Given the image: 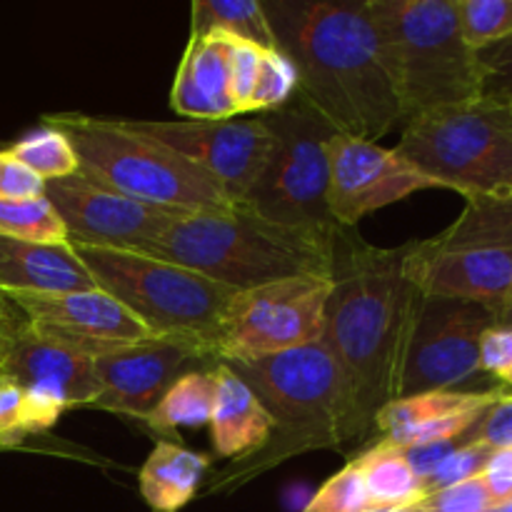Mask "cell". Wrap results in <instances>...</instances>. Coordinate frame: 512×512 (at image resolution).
Masks as SVG:
<instances>
[{"label": "cell", "instance_id": "d6a6232c", "mask_svg": "<svg viewBox=\"0 0 512 512\" xmlns=\"http://www.w3.org/2000/svg\"><path fill=\"white\" fill-rule=\"evenodd\" d=\"M493 448L483 443H460L443 463L438 465L430 480L425 483V495L438 493V490L453 488V485L468 483V480L480 478L488 465Z\"/></svg>", "mask_w": 512, "mask_h": 512}, {"label": "cell", "instance_id": "603a6c76", "mask_svg": "<svg viewBox=\"0 0 512 512\" xmlns=\"http://www.w3.org/2000/svg\"><path fill=\"white\" fill-rule=\"evenodd\" d=\"M208 468L210 455L160 440L140 468V495L150 510L178 512L195 498Z\"/></svg>", "mask_w": 512, "mask_h": 512}, {"label": "cell", "instance_id": "3957f363", "mask_svg": "<svg viewBox=\"0 0 512 512\" xmlns=\"http://www.w3.org/2000/svg\"><path fill=\"white\" fill-rule=\"evenodd\" d=\"M333 243L335 238L270 223L235 205L223 213L178 215L135 253L243 293L288 278H330Z\"/></svg>", "mask_w": 512, "mask_h": 512}, {"label": "cell", "instance_id": "8d00e7d4", "mask_svg": "<svg viewBox=\"0 0 512 512\" xmlns=\"http://www.w3.org/2000/svg\"><path fill=\"white\" fill-rule=\"evenodd\" d=\"M483 98H512V38L478 53Z\"/></svg>", "mask_w": 512, "mask_h": 512}, {"label": "cell", "instance_id": "7c38bea8", "mask_svg": "<svg viewBox=\"0 0 512 512\" xmlns=\"http://www.w3.org/2000/svg\"><path fill=\"white\" fill-rule=\"evenodd\" d=\"M498 313L470 300L418 295L400 360L395 398L433 390H470L483 378L480 338Z\"/></svg>", "mask_w": 512, "mask_h": 512}, {"label": "cell", "instance_id": "e575fe53", "mask_svg": "<svg viewBox=\"0 0 512 512\" xmlns=\"http://www.w3.org/2000/svg\"><path fill=\"white\" fill-rule=\"evenodd\" d=\"M460 443H483L493 450L512 448V395L500 390L498 400L480 415Z\"/></svg>", "mask_w": 512, "mask_h": 512}, {"label": "cell", "instance_id": "277c9868", "mask_svg": "<svg viewBox=\"0 0 512 512\" xmlns=\"http://www.w3.org/2000/svg\"><path fill=\"white\" fill-rule=\"evenodd\" d=\"M228 368L258 395L273 420V435L260 453L220 470L205 493H233L285 460L343 445V385L320 340Z\"/></svg>", "mask_w": 512, "mask_h": 512}, {"label": "cell", "instance_id": "d590c367", "mask_svg": "<svg viewBox=\"0 0 512 512\" xmlns=\"http://www.w3.org/2000/svg\"><path fill=\"white\" fill-rule=\"evenodd\" d=\"M480 370L498 380L500 390H512V328L490 325L480 338Z\"/></svg>", "mask_w": 512, "mask_h": 512}, {"label": "cell", "instance_id": "60d3db41", "mask_svg": "<svg viewBox=\"0 0 512 512\" xmlns=\"http://www.w3.org/2000/svg\"><path fill=\"white\" fill-rule=\"evenodd\" d=\"M483 483L488 488L493 503L510 498L512 495V448L493 450L488 465L483 470Z\"/></svg>", "mask_w": 512, "mask_h": 512}, {"label": "cell", "instance_id": "ba28073f", "mask_svg": "<svg viewBox=\"0 0 512 512\" xmlns=\"http://www.w3.org/2000/svg\"><path fill=\"white\" fill-rule=\"evenodd\" d=\"M395 150L435 188L512 198L510 100L480 98L410 120Z\"/></svg>", "mask_w": 512, "mask_h": 512}, {"label": "cell", "instance_id": "7402d4cb", "mask_svg": "<svg viewBox=\"0 0 512 512\" xmlns=\"http://www.w3.org/2000/svg\"><path fill=\"white\" fill-rule=\"evenodd\" d=\"M215 380H218V393L210 418L213 450L220 460L238 463L268 445L273 435V420L250 385L238 378L228 365H215Z\"/></svg>", "mask_w": 512, "mask_h": 512}, {"label": "cell", "instance_id": "8fae6325", "mask_svg": "<svg viewBox=\"0 0 512 512\" xmlns=\"http://www.w3.org/2000/svg\"><path fill=\"white\" fill-rule=\"evenodd\" d=\"M330 288V278H288L235 293L210 348L213 365L253 363L318 343Z\"/></svg>", "mask_w": 512, "mask_h": 512}, {"label": "cell", "instance_id": "1f68e13d", "mask_svg": "<svg viewBox=\"0 0 512 512\" xmlns=\"http://www.w3.org/2000/svg\"><path fill=\"white\" fill-rule=\"evenodd\" d=\"M260 60H263V48L230 38L228 78H230V98H233L235 115H255L253 98H255V85H258Z\"/></svg>", "mask_w": 512, "mask_h": 512}, {"label": "cell", "instance_id": "9a60e30c", "mask_svg": "<svg viewBox=\"0 0 512 512\" xmlns=\"http://www.w3.org/2000/svg\"><path fill=\"white\" fill-rule=\"evenodd\" d=\"M3 295L20 310L35 333L90 360L155 338L118 300L98 288Z\"/></svg>", "mask_w": 512, "mask_h": 512}, {"label": "cell", "instance_id": "4316f807", "mask_svg": "<svg viewBox=\"0 0 512 512\" xmlns=\"http://www.w3.org/2000/svg\"><path fill=\"white\" fill-rule=\"evenodd\" d=\"M0 238L40 245H68V230L45 195L0 200Z\"/></svg>", "mask_w": 512, "mask_h": 512}, {"label": "cell", "instance_id": "f6af8a7d", "mask_svg": "<svg viewBox=\"0 0 512 512\" xmlns=\"http://www.w3.org/2000/svg\"><path fill=\"white\" fill-rule=\"evenodd\" d=\"M3 308H5V298L0 295V320H3Z\"/></svg>", "mask_w": 512, "mask_h": 512}, {"label": "cell", "instance_id": "6da1fadb", "mask_svg": "<svg viewBox=\"0 0 512 512\" xmlns=\"http://www.w3.org/2000/svg\"><path fill=\"white\" fill-rule=\"evenodd\" d=\"M410 243L375 248L353 228L333 243V288L320 343L343 385V445L373 435L380 410L395 400L400 360L420 290L408 278Z\"/></svg>", "mask_w": 512, "mask_h": 512}, {"label": "cell", "instance_id": "cb8c5ba5", "mask_svg": "<svg viewBox=\"0 0 512 512\" xmlns=\"http://www.w3.org/2000/svg\"><path fill=\"white\" fill-rule=\"evenodd\" d=\"M190 35H225L263 50H278L263 0H195L190 5Z\"/></svg>", "mask_w": 512, "mask_h": 512}, {"label": "cell", "instance_id": "4fadbf2b", "mask_svg": "<svg viewBox=\"0 0 512 512\" xmlns=\"http://www.w3.org/2000/svg\"><path fill=\"white\" fill-rule=\"evenodd\" d=\"M120 120L135 133L158 140L213 175L235 205L243 203L258 180L273 143L263 115L223 120Z\"/></svg>", "mask_w": 512, "mask_h": 512}, {"label": "cell", "instance_id": "52a82bcc", "mask_svg": "<svg viewBox=\"0 0 512 512\" xmlns=\"http://www.w3.org/2000/svg\"><path fill=\"white\" fill-rule=\"evenodd\" d=\"M95 288L118 300L155 338L195 345L210 365L220 318L235 290L188 268L135 250L70 245Z\"/></svg>", "mask_w": 512, "mask_h": 512}, {"label": "cell", "instance_id": "f1b7e54d", "mask_svg": "<svg viewBox=\"0 0 512 512\" xmlns=\"http://www.w3.org/2000/svg\"><path fill=\"white\" fill-rule=\"evenodd\" d=\"M458 15L475 53L512 38V0H458Z\"/></svg>", "mask_w": 512, "mask_h": 512}, {"label": "cell", "instance_id": "f35d334b", "mask_svg": "<svg viewBox=\"0 0 512 512\" xmlns=\"http://www.w3.org/2000/svg\"><path fill=\"white\" fill-rule=\"evenodd\" d=\"M45 195V180L10 150H0V200H30Z\"/></svg>", "mask_w": 512, "mask_h": 512}, {"label": "cell", "instance_id": "7bdbcfd3", "mask_svg": "<svg viewBox=\"0 0 512 512\" xmlns=\"http://www.w3.org/2000/svg\"><path fill=\"white\" fill-rule=\"evenodd\" d=\"M485 512H512V495L510 498L500 500V503H493Z\"/></svg>", "mask_w": 512, "mask_h": 512}, {"label": "cell", "instance_id": "b9f144b4", "mask_svg": "<svg viewBox=\"0 0 512 512\" xmlns=\"http://www.w3.org/2000/svg\"><path fill=\"white\" fill-rule=\"evenodd\" d=\"M495 323L505 325V328H512V298L498 310V320H495Z\"/></svg>", "mask_w": 512, "mask_h": 512}, {"label": "cell", "instance_id": "484cf974", "mask_svg": "<svg viewBox=\"0 0 512 512\" xmlns=\"http://www.w3.org/2000/svg\"><path fill=\"white\" fill-rule=\"evenodd\" d=\"M215 393H218L215 365L188 370L170 385L168 393L163 395L158 408L145 423L160 433H173L180 428H203V425H210V418H213Z\"/></svg>", "mask_w": 512, "mask_h": 512}, {"label": "cell", "instance_id": "74e56055", "mask_svg": "<svg viewBox=\"0 0 512 512\" xmlns=\"http://www.w3.org/2000/svg\"><path fill=\"white\" fill-rule=\"evenodd\" d=\"M23 408V388L0 375V450L20 448L28 440Z\"/></svg>", "mask_w": 512, "mask_h": 512}, {"label": "cell", "instance_id": "5bb4252c", "mask_svg": "<svg viewBox=\"0 0 512 512\" xmlns=\"http://www.w3.org/2000/svg\"><path fill=\"white\" fill-rule=\"evenodd\" d=\"M45 198L68 230V245L140 250L183 210L128 198L78 173L45 183Z\"/></svg>", "mask_w": 512, "mask_h": 512}, {"label": "cell", "instance_id": "ab89813d", "mask_svg": "<svg viewBox=\"0 0 512 512\" xmlns=\"http://www.w3.org/2000/svg\"><path fill=\"white\" fill-rule=\"evenodd\" d=\"M460 445V440H440V443H425V445H410V448H400L403 450L405 460H408L410 470L415 473V478L423 483L430 480V475L438 470V465L453 453L455 448Z\"/></svg>", "mask_w": 512, "mask_h": 512}, {"label": "cell", "instance_id": "ffe728a7", "mask_svg": "<svg viewBox=\"0 0 512 512\" xmlns=\"http://www.w3.org/2000/svg\"><path fill=\"white\" fill-rule=\"evenodd\" d=\"M228 45L225 35H190L188 48L175 73L170 108L185 120L235 118L228 78Z\"/></svg>", "mask_w": 512, "mask_h": 512}, {"label": "cell", "instance_id": "30bf717a", "mask_svg": "<svg viewBox=\"0 0 512 512\" xmlns=\"http://www.w3.org/2000/svg\"><path fill=\"white\" fill-rule=\"evenodd\" d=\"M273 143L253 188L238 208L270 223L335 238L328 208V140L335 130L298 98L275 113H260Z\"/></svg>", "mask_w": 512, "mask_h": 512}, {"label": "cell", "instance_id": "9c48e42d", "mask_svg": "<svg viewBox=\"0 0 512 512\" xmlns=\"http://www.w3.org/2000/svg\"><path fill=\"white\" fill-rule=\"evenodd\" d=\"M405 270L423 295L470 300L498 313L512 298V198H465L448 228L410 240Z\"/></svg>", "mask_w": 512, "mask_h": 512}, {"label": "cell", "instance_id": "e0dca14e", "mask_svg": "<svg viewBox=\"0 0 512 512\" xmlns=\"http://www.w3.org/2000/svg\"><path fill=\"white\" fill-rule=\"evenodd\" d=\"M205 355L195 345L173 338H150L93 360L98 393L90 408L148 420L170 385Z\"/></svg>", "mask_w": 512, "mask_h": 512}, {"label": "cell", "instance_id": "7dc6e473", "mask_svg": "<svg viewBox=\"0 0 512 512\" xmlns=\"http://www.w3.org/2000/svg\"><path fill=\"white\" fill-rule=\"evenodd\" d=\"M508 100H510V103H512V98H508Z\"/></svg>", "mask_w": 512, "mask_h": 512}, {"label": "cell", "instance_id": "8992f818", "mask_svg": "<svg viewBox=\"0 0 512 512\" xmlns=\"http://www.w3.org/2000/svg\"><path fill=\"white\" fill-rule=\"evenodd\" d=\"M43 120L70 140L80 173L128 198L183 213L235 208L213 175L158 140L130 130L120 118L55 113Z\"/></svg>", "mask_w": 512, "mask_h": 512}, {"label": "cell", "instance_id": "bcb514c9", "mask_svg": "<svg viewBox=\"0 0 512 512\" xmlns=\"http://www.w3.org/2000/svg\"><path fill=\"white\" fill-rule=\"evenodd\" d=\"M503 393H508V395H512V390H503Z\"/></svg>", "mask_w": 512, "mask_h": 512}, {"label": "cell", "instance_id": "d6986e66", "mask_svg": "<svg viewBox=\"0 0 512 512\" xmlns=\"http://www.w3.org/2000/svg\"><path fill=\"white\" fill-rule=\"evenodd\" d=\"M500 388L490 390H433L405 395L385 405L375 418L373 435L393 448L463 440L480 415L498 400Z\"/></svg>", "mask_w": 512, "mask_h": 512}, {"label": "cell", "instance_id": "836d02e7", "mask_svg": "<svg viewBox=\"0 0 512 512\" xmlns=\"http://www.w3.org/2000/svg\"><path fill=\"white\" fill-rule=\"evenodd\" d=\"M490 505H493V498L483 478H473L468 483L428 493L420 503H415V508L418 512H485Z\"/></svg>", "mask_w": 512, "mask_h": 512}, {"label": "cell", "instance_id": "83f0119b", "mask_svg": "<svg viewBox=\"0 0 512 512\" xmlns=\"http://www.w3.org/2000/svg\"><path fill=\"white\" fill-rule=\"evenodd\" d=\"M10 153H13L20 163L28 165L38 178L45 180V183H48V180H60L78 173V158H75L73 145H70V140L65 138L58 128H53V125H43V128L38 130H30L28 135L15 140Z\"/></svg>", "mask_w": 512, "mask_h": 512}, {"label": "cell", "instance_id": "4dcf8cb0", "mask_svg": "<svg viewBox=\"0 0 512 512\" xmlns=\"http://www.w3.org/2000/svg\"><path fill=\"white\" fill-rule=\"evenodd\" d=\"M373 510L363 473L350 460L343 470L330 475L323 488L308 500L303 512H368Z\"/></svg>", "mask_w": 512, "mask_h": 512}, {"label": "cell", "instance_id": "d4e9b609", "mask_svg": "<svg viewBox=\"0 0 512 512\" xmlns=\"http://www.w3.org/2000/svg\"><path fill=\"white\" fill-rule=\"evenodd\" d=\"M363 473L373 508H410L425 498V488L410 470L403 450L375 440L353 458Z\"/></svg>", "mask_w": 512, "mask_h": 512}, {"label": "cell", "instance_id": "7a4b0ae2", "mask_svg": "<svg viewBox=\"0 0 512 512\" xmlns=\"http://www.w3.org/2000/svg\"><path fill=\"white\" fill-rule=\"evenodd\" d=\"M298 95L335 133L378 140L403 123L370 0H263Z\"/></svg>", "mask_w": 512, "mask_h": 512}, {"label": "cell", "instance_id": "ac0fdd59", "mask_svg": "<svg viewBox=\"0 0 512 512\" xmlns=\"http://www.w3.org/2000/svg\"><path fill=\"white\" fill-rule=\"evenodd\" d=\"M0 375L23 390H55L70 408H90L98 393L93 360L35 333L8 298L0 320Z\"/></svg>", "mask_w": 512, "mask_h": 512}, {"label": "cell", "instance_id": "ee69618b", "mask_svg": "<svg viewBox=\"0 0 512 512\" xmlns=\"http://www.w3.org/2000/svg\"><path fill=\"white\" fill-rule=\"evenodd\" d=\"M368 512H418V508H415V505H410V508H373Z\"/></svg>", "mask_w": 512, "mask_h": 512}, {"label": "cell", "instance_id": "f546056e", "mask_svg": "<svg viewBox=\"0 0 512 512\" xmlns=\"http://www.w3.org/2000/svg\"><path fill=\"white\" fill-rule=\"evenodd\" d=\"M298 95V73L290 58L280 50H263L258 85H255L253 113H275L290 105Z\"/></svg>", "mask_w": 512, "mask_h": 512}, {"label": "cell", "instance_id": "2e32d148", "mask_svg": "<svg viewBox=\"0 0 512 512\" xmlns=\"http://www.w3.org/2000/svg\"><path fill=\"white\" fill-rule=\"evenodd\" d=\"M428 188L435 185L395 148L340 133L328 140V208L338 228Z\"/></svg>", "mask_w": 512, "mask_h": 512}, {"label": "cell", "instance_id": "5b68a950", "mask_svg": "<svg viewBox=\"0 0 512 512\" xmlns=\"http://www.w3.org/2000/svg\"><path fill=\"white\" fill-rule=\"evenodd\" d=\"M403 123L483 98L458 0H370Z\"/></svg>", "mask_w": 512, "mask_h": 512}, {"label": "cell", "instance_id": "44dd1931", "mask_svg": "<svg viewBox=\"0 0 512 512\" xmlns=\"http://www.w3.org/2000/svg\"><path fill=\"white\" fill-rule=\"evenodd\" d=\"M95 283L70 245L0 238V293H70Z\"/></svg>", "mask_w": 512, "mask_h": 512}]
</instances>
